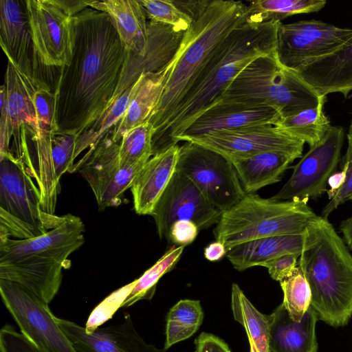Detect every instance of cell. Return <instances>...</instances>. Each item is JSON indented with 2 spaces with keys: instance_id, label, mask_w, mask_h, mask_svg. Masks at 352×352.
<instances>
[{
  "instance_id": "6da1fadb",
  "label": "cell",
  "mask_w": 352,
  "mask_h": 352,
  "mask_svg": "<svg viewBox=\"0 0 352 352\" xmlns=\"http://www.w3.org/2000/svg\"><path fill=\"white\" fill-rule=\"evenodd\" d=\"M73 54L55 88L58 131L79 136L111 104L126 50L108 14L87 8L73 16Z\"/></svg>"
},
{
  "instance_id": "7a4b0ae2",
  "label": "cell",
  "mask_w": 352,
  "mask_h": 352,
  "mask_svg": "<svg viewBox=\"0 0 352 352\" xmlns=\"http://www.w3.org/2000/svg\"><path fill=\"white\" fill-rule=\"evenodd\" d=\"M280 22L254 25L244 21L220 43L169 121L153 134V155L177 145L179 137L250 63L276 52Z\"/></svg>"
},
{
  "instance_id": "3957f363",
  "label": "cell",
  "mask_w": 352,
  "mask_h": 352,
  "mask_svg": "<svg viewBox=\"0 0 352 352\" xmlns=\"http://www.w3.org/2000/svg\"><path fill=\"white\" fill-rule=\"evenodd\" d=\"M246 4L241 1H210L192 16L170 61L162 69L165 80L160 100L149 117L154 133L172 117L177 106L208 62L217 47L245 20Z\"/></svg>"
},
{
  "instance_id": "277c9868",
  "label": "cell",
  "mask_w": 352,
  "mask_h": 352,
  "mask_svg": "<svg viewBox=\"0 0 352 352\" xmlns=\"http://www.w3.org/2000/svg\"><path fill=\"white\" fill-rule=\"evenodd\" d=\"M298 265L318 320L333 327L346 325L352 316V255L327 219L317 215L309 223Z\"/></svg>"
},
{
  "instance_id": "5b68a950",
  "label": "cell",
  "mask_w": 352,
  "mask_h": 352,
  "mask_svg": "<svg viewBox=\"0 0 352 352\" xmlns=\"http://www.w3.org/2000/svg\"><path fill=\"white\" fill-rule=\"evenodd\" d=\"M323 96L296 71L281 65L274 52L250 63L216 102L270 106L284 118L316 107Z\"/></svg>"
},
{
  "instance_id": "8992f818",
  "label": "cell",
  "mask_w": 352,
  "mask_h": 352,
  "mask_svg": "<svg viewBox=\"0 0 352 352\" xmlns=\"http://www.w3.org/2000/svg\"><path fill=\"white\" fill-rule=\"evenodd\" d=\"M308 200L265 199L245 194L234 206L222 212L214 229L217 239L227 250L265 237L303 234L317 215Z\"/></svg>"
},
{
  "instance_id": "52a82bcc",
  "label": "cell",
  "mask_w": 352,
  "mask_h": 352,
  "mask_svg": "<svg viewBox=\"0 0 352 352\" xmlns=\"http://www.w3.org/2000/svg\"><path fill=\"white\" fill-rule=\"evenodd\" d=\"M62 219L43 212L40 190L24 163L11 151L0 154V238L39 236Z\"/></svg>"
},
{
  "instance_id": "ba28073f",
  "label": "cell",
  "mask_w": 352,
  "mask_h": 352,
  "mask_svg": "<svg viewBox=\"0 0 352 352\" xmlns=\"http://www.w3.org/2000/svg\"><path fill=\"white\" fill-rule=\"evenodd\" d=\"M176 170L189 178L221 212L246 194L231 161L196 143L185 142L179 146Z\"/></svg>"
},
{
  "instance_id": "9c48e42d",
  "label": "cell",
  "mask_w": 352,
  "mask_h": 352,
  "mask_svg": "<svg viewBox=\"0 0 352 352\" xmlns=\"http://www.w3.org/2000/svg\"><path fill=\"white\" fill-rule=\"evenodd\" d=\"M3 304L21 333L41 352H76L47 303L23 285L0 278Z\"/></svg>"
},
{
  "instance_id": "30bf717a",
  "label": "cell",
  "mask_w": 352,
  "mask_h": 352,
  "mask_svg": "<svg viewBox=\"0 0 352 352\" xmlns=\"http://www.w3.org/2000/svg\"><path fill=\"white\" fill-rule=\"evenodd\" d=\"M112 131L95 148L89 149L69 171H78L87 182L100 210L121 204L124 192L131 188L134 179L148 161L122 165L119 143L113 142Z\"/></svg>"
},
{
  "instance_id": "8fae6325",
  "label": "cell",
  "mask_w": 352,
  "mask_h": 352,
  "mask_svg": "<svg viewBox=\"0 0 352 352\" xmlns=\"http://www.w3.org/2000/svg\"><path fill=\"white\" fill-rule=\"evenodd\" d=\"M351 36V28H339L318 20L280 22L276 54L281 65L296 70L335 52Z\"/></svg>"
},
{
  "instance_id": "7c38bea8",
  "label": "cell",
  "mask_w": 352,
  "mask_h": 352,
  "mask_svg": "<svg viewBox=\"0 0 352 352\" xmlns=\"http://www.w3.org/2000/svg\"><path fill=\"white\" fill-rule=\"evenodd\" d=\"M344 131L331 126L322 138L310 146L281 189L272 198L276 200H309L320 197L327 190V182L340 160Z\"/></svg>"
},
{
  "instance_id": "4fadbf2b",
  "label": "cell",
  "mask_w": 352,
  "mask_h": 352,
  "mask_svg": "<svg viewBox=\"0 0 352 352\" xmlns=\"http://www.w3.org/2000/svg\"><path fill=\"white\" fill-rule=\"evenodd\" d=\"M30 29L41 63L47 67L67 65L74 49L73 17L54 0H25Z\"/></svg>"
},
{
  "instance_id": "5bb4252c",
  "label": "cell",
  "mask_w": 352,
  "mask_h": 352,
  "mask_svg": "<svg viewBox=\"0 0 352 352\" xmlns=\"http://www.w3.org/2000/svg\"><path fill=\"white\" fill-rule=\"evenodd\" d=\"M228 160L263 152H278L294 160L302 156L305 142L273 124L249 126L212 132L191 141Z\"/></svg>"
},
{
  "instance_id": "9a60e30c",
  "label": "cell",
  "mask_w": 352,
  "mask_h": 352,
  "mask_svg": "<svg viewBox=\"0 0 352 352\" xmlns=\"http://www.w3.org/2000/svg\"><path fill=\"white\" fill-rule=\"evenodd\" d=\"M222 212L216 208L186 175L175 171L151 216L160 239L168 238L174 222L187 220L199 230L217 224Z\"/></svg>"
},
{
  "instance_id": "2e32d148",
  "label": "cell",
  "mask_w": 352,
  "mask_h": 352,
  "mask_svg": "<svg viewBox=\"0 0 352 352\" xmlns=\"http://www.w3.org/2000/svg\"><path fill=\"white\" fill-rule=\"evenodd\" d=\"M0 45L8 61L35 89L49 87L43 80L44 65L34 47L25 1H0Z\"/></svg>"
},
{
  "instance_id": "e0dca14e",
  "label": "cell",
  "mask_w": 352,
  "mask_h": 352,
  "mask_svg": "<svg viewBox=\"0 0 352 352\" xmlns=\"http://www.w3.org/2000/svg\"><path fill=\"white\" fill-rule=\"evenodd\" d=\"M83 232L82 220L67 214L57 226L39 236L29 239L0 238V262L38 257L69 267L68 256L85 242Z\"/></svg>"
},
{
  "instance_id": "ac0fdd59",
  "label": "cell",
  "mask_w": 352,
  "mask_h": 352,
  "mask_svg": "<svg viewBox=\"0 0 352 352\" xmlns=\"http://www.w3.org/2000/svg\"><path fill=\"white\" fill-rule=\"evenodd\" d=\"M76 352H166L147 343L136 331L129 313L122 322L87 333L85 327L55 317Z\"/></svg>"
},
{
  "instance_id": "d6986e66",
  "label": "cell",
  "mask_w": 352,
  "mask_h": 352,
  "mask_svg": "<svg viewBox=\"0 0 352 352\" xmlns=\"http://www.w3.org/2000/svg\"><path fill=\"white\" fill-rule=\"evenodd\" d=\"M281 117L279 111L272 107L220 100L203 111L179 137L178 142L221 130L274 125Z\"/></svg>"
},
{
  "instance_id": "ffe728a7",
  "label": "cell",
  "mask_w": 352,
  "mask_h": 352,
  "mask_svg": "<svg viewBox=\"0 0 352 352\" xmlns=\"http://www.w3.org/2000/svg\"><path fill=\"white\" fill-rule=\"evenodd\" d=\"M184 32L165 24L149 21L146 51L143 55H137L126 50L112 102L131 88L142 74L159 72L168 65L176 53Z\"/></svg>"
},
{
  "instance_id": "44dd1931",
  "label": "cell",
  "mask_w": 352,
  "mask_h": 352,
  "mask_svg": "<svg viewBox=\"0 0 352 352\" xmlns=\"http://www.w3.org/2000/svg\"><path fill=\"white\" fill-rule=\"evenodd\" d=\"M320 95L352 91V36L335 52L294 70Z\"/></svg>"
},
{
  "instance_id": "7402d4cb",
  "label": "cell",
  "mask_w": 352,
  "mask_h": 352,
  "mask_svg": "<svg viewBox=\"0 0 352 352\" xmlns=\"http://www.w3.org/2000/svg\"><path fill=\"white\" fill-rule=\"evenodd\" d=\"M179 146L152 156L134 179L130 190L135 212L151 215L176 171Z\"/></svg>"
},
{
  "instance_id": "603a6c76",
  "label": "cell",
  "mask_w": 352,
  "mask_h": 352,
  "mask_svg": "<svg viewBox=\"0 0 352 352\" xmlns=\"http://www.w3.org/2000/svg\"><path fill=\"white\" fill-rule=\"evenodd\" d=\"M269 352H317L318 316L310 306L300 322L294 321L281 303L267 315Z\"/></svg>"
},
{
  "instance_id": "cb8c5ba5",
  "label": "cell",
  "mask_w": 352,
  "mask_h": 352,
  "mask_svg": "<svg viewBox=\"0 0 352 352\" xmlns=\"http://www.w3.org/2000/svg\"><path fill=\"white\" fill-rule=\"evenodd\" d=\"M61 263L38 257L0 262V278L19 283L50 304L61 285Z\"/></svg>"
},
{
  "instance_id": "d4e9b609",
  "label": "cell",
  "mask_w": 352,
  "mask_h": 352,
  "mask_svg": "<svg viewBox=\"0 0 352 352\" xmlns=\"http://www.w3.org/2000/svg\"><path fill=\"white\" fill-rule=\"evenodd\" d=\"M89 7L108 14L125 49L143 55L148 42V23L140 0L91 1Z\"/></svg>"
},
{
  "instance_id": "484cf974",
  "label": "cell",
  "mask_w": 352,
  "mask_h": 352,
  "mask_svg": "<svg viewBox=\"0 0 352 352\" xmlns=\"http://www.w3.org/2000/svg\"><path fill=\"white\" fill-rule=\"evenodd\" d=\"M7 108L13 128L16 157L21 154V130L28 126L32 135L37 133L38 124L34 104L35 89L16 67L8 61L5 76Z\"/></svg>"
},
{
  "instance_id": "4316f807",
  "label": "cell",
  "mask_w": 352,
  "mask_h": 352,
  "mask_svg": "<svg viewBox=\"0 0 352 352\" xmlns=\"http://www.w3.org/2000/svg\"><path fill=\"white\" fill-rule=\"evenodd\" d=\"M164 80L162 70L138 78L132 87L128 107L112 131L113 142L119 143L126 132L148 120L160 100Z\"/></svg>"
},
{
  "instance_id": "83f0119b",
  "label": "cell",
  "mask_w": 352,
  "mask_h": 352,
  "mask_svg": "<svg viewBox=\"0 0 352 352\" xmlns=\"http://www.w3.org/2000/svg\"><path fill=\"white\" fill-rule=\"evenodd\" d=\"M246 194L280 181L289 164L290 156L278 152H263L230 159Z\"/></svg>"
},
{
  "instance_id": "f1b7e54d",
  "label": "cell",
  "mask_w": 352,
  "mask_h": 352,
  "mask_svg": "<svg viewBox=\"0 0 352 352\" xmlns=\"http://www.w3.org/2000/svg\"><path fill=\"white\" fill-rule=\"evenodd\" d=\"M303 234L282 235L265 237L237 245L227 251L226 256L234 268L243 271L263 263L281 255H300Z\"/></svg>"
},
{
  "instance_id": "f546056e",
  "label": "cell",
  "mask_w": 352,
  "mask_h": 352,
  "mask_svg": "<svg viewBox=\"0 0 352 352\" xmlns=\"http://www.w3.org/2000/svg\"><path fill=\"white\" fill-rule=\"evenodd\" d=\"M231 308L234 320L246 331L250 352H269L270 328L267 315L258 311L235 283L232 284L231 289Z\"/></svg>"
},
{
  "instance_id": "4dcf8cb0",
  "label": "cell",
  "mask_w": 352,
  "mask_h": 352,
  "mask_svg": "<svg viewBox=\"0 0 352 352\" xmlns=\"http://www.w3.org/2000/svg\"><path fill=\"white\" fill-rule=\"evenodd\" d=\"M325 100L326 96H324L316 107L281 118L274 126L308 144L309 147L315 145L331 126L323 111Z\"/></svg>"
},
{
  "instance_id": "1f68e13d",
  "label": "cell",
  "mask_w": 352,
  "mask_h": 352,
  "mask_svg": "<svg viewBox=\"0 0 352 352\" xmlns=\"http://www.w3.org/2000/svg\"><path fill=\"white\" fill-rule=\"evenodd\" d=\"M325 0H256L246 5L245 22L260 24L280 21L297 14L316 12L326 5Z\"/></svg>"
},
{
  "instance_id": "d6a6232c",
  "label": "cell",
  "mask_w": 352,
  "mask_h": 352,
  "mask_svg": "<svg viewBox=\"0 0 352 352\" xmlns=\"http://www.w3.org/2000/svg\"><path fill=\"white\" fill-rule=\"evenodd\" d=\"M204 319L199 300H181L169 310L166 317V350L173 344L185 340L197 332Z\"/></svg>"
},
{
  "instance_id": "836d02e7",
  "label": "cell",
  "mask_w": 352,
  "mask_h": 352,
  "mask_svg": "<svg viewBox=\"0 0 352 352\" xmlns=\"http://www.w3.org/2000/svg\"><path fill=\"white\" fill-rule=\"evenodd\" d=\"M131 89L116 99L106 111L77 137L75 159L85 150L95 148L106 134L113 129L128 107Z\"/></svg>"
},
{
  "instance_id": "e575fe53",
  "label": "cell",
  "mask_w": 352,
  "mask_h": 352,
  "mask_svg": "<svg viewBox=\"0 0 352 352\" xmlns=\"http://www.w3.org/2000/svg\"><path fill=\"white\" fill-rule=\"evenodd\" d=\"M184 246L172 247L138 279L122 307H130L141 300L153 298L160 279L179 261Z\"/></svg>"
},
{
  "instance_id": "d590c367",
  "label": "cell",
  "mask_w": 352,
  "mask_h": 352,
  "mask_svg": "<svg viewBox=\"0 0 352 352\" xmlns=\"http://www.w3.org/2000/svg\"><path fill=\"white\" fill-rule=\"evenodd\" d=\"M155 130L146 121L126 132L119 142V155L124 166L147 162L152 156V138Z\"/></svg>"
},
{
  "instance_id": "8d00e7d4",
  "label": "cell",
  "mask_w": 352,
  "mask_h": 352,
  "mask_svg": "<svg viewBox=\"0 0 352 352\" xmlns=\"http://www.w3.org/2000/svg\"><path fill=\"white\" fill-rule=\"evenodd\" d=\"M283 292V305L294 321L300 322L311 306V293L300 267L279 282Z\"/></svg>"
},
{
  "instance_id": "74e56055",
  "label": "cell",
  "mask_w": 352,
  "mask_h": 352,
  "mask_svg": "<svg viewBox=\"0 0 352 352\" xmlns=\"http://www.w3.org/2000/svg\"><path fill=\"white\" fill-rule=\"evenodd\" d=\"M150 21L169 25L179 32L190 27L192 18L172 0H140Z\"/></svg>"
},
{
  "instance_id": "f35d334b",
  "label": "cell",
  "mask_w": 352,
  "mask_h": 352,
  "mask_svg": "<svg viewBox=\"0 0 352 352\" xmlns=\"http://www.w3.org/2000/svg\"><path fill=\"white\" fill-rule=\"evenodd\" d=\"M77 137L59 131L50 134L51 152L54 173L58 181L74 166Z\"/></svg>"
},
{
  "instance_id": "ab89813d",
  "label": "cell",
  "mask_w": 352,
  "mask_h": 352,
  "mask_svg": "<svg viewBox=\"0 0 352 352\" xmlns=\"http://www.w3.org/2000/svg\"><path fill=\"white\" fill-rule=\"evenodd\" d=\"M135 284L133 282L119 288L104 298L91 313L85 327L87 333H91L108 320L117 309L122 307L124 300Z\"/></svg>"
},
{
  "instance_id": "60d3db41",
  "label": "cell",
  "mask_w": 352,
  "mask_h": 352,
  "mask_svg": "<svg viewBox=\"0 0 352 352\" xmlns=\"http://www.w3.org/2000/svg\"><path fill=\"white\" fill-rule=\"evenodd\" d=\"M34 104L38 129L54 132L58 131L56 123V99L49 87L38 89L34 94Z\"/></svg>"
},
{
  "instance_id": "b9f144b4",
  "label": "cell",
  "mask_w": 352,
  "mask_h": 352,
  "mask_svg": "<svg viewBox=\"0 0 352 352\" xmlns=\"http://www.w3.org/2000/svg\"><path fill=\"white\" fill-rule=\"evenodd\" d=\"M347 140L348 146L342 161V166L346 170V179L342 186L322 209V217L326 219L340 204L352 199V139L347 137Z\"/></svg>"
},
{
  "instance_id": "7bdbcfd3",
  "label": "cell",
  "mask_w": 352,
  "mask_h": 352,
  "mask_svg": "<svg viewBox=\"0 0 352 352\" xmlns=\"http://www.w3.org/2000/svg\"><path fill=\"white\" fill-rule=\"evenodd\" d=\"M0 352H41L10 324L0 331Z\"/></svg>"
},
{
  "instance_id": "ee69618b",
  "label": "cell",
  "mask_w": 352,
  "mask_h": 352,
  "mask_svg": "<svg viewBox=\"0 0 352 352\" xmlns=\"http://www.w3.org/2000/svg\"><path fill=\"white\" fill-rule=\"evenodd\" d=\"M297 254H287L276 257L265 263L261 267H266L270 276L276 281L291 276L298 266Z\"/></svg>"
},
{
  "instance_id": "f6af8a7d",
  "label": "cell",
  "mask_w": 352,
  "mask_h": 352,
  "mask_svg": "<svg viewBox=\"0 0 352 352\" xmlns=\"http://www.w3.org/2000/svg\"><path fill=\"white\" fill-rule=\"evenodd\" d=\"M0 154L10 152V143L13 136V128L7 108L6 85L0 88Z\"/></svg>"
},
{
  "instance_id": "bcb514c9",
  "label": "cell",
  "mask_w": 352,
  "mask_h": 352,
  "mask_svg": "<svg viewBox=\"0 0 352 352\" xmlns=\"http://www.w3.org/2000/svg\"><path fill=\"white\" fill-rule=\"evenodd\" d=\"M199 230L197 225L192 221L179 220L171 226L168 239L179 246L185 247L194 241Z\"/></svg>"
},
{
  "instance_id": "7dc6e473",
  "label": "cell",
  "mask_w": 352,
  "mask_h": 352,
  "mask_svg": "<svg viewBox=\"0 0 352 352\" xmlns=\"http://www.w3.org/2000/svg\"><path fill=\"white\" fill-rule=\"evenodd\" d=\"M195 352H231L223 340L209 333H201L195 340Z\"/></svg>"
},
{
  "instance_id": "c3c4849f",
  "label": "cell",
  "mask_w": 352,
  "mask_h": 352,
  "mask_svg": "<svg viewBox=\"0 0 352 352\" xmlns=\"http://www.w3.org/2000/svg\"><path fill=\"white\" fill-rule=\"evenodd\" d=\"M54 1L65 13L72 17L89 7L91 3V1Z\"/></svg>"
},
{
  "instance_id": "681fc988",
  "label": "cell",
  "mask_w": 352,
  "mask_h": 352,
  "mask_svg": "<svg viewBox=\"0 0 352 352\" xmlns=\"http://www.w3.org/2000/svg\"><path fill=\"white\" fill-rule=\"evenodd\" d=\"M204 253L209 261H217L226 255L227 250L223 243L216 241L206 247Z\"/></svg>"
},
{
  "instance_id": "f907efd6",
  "label": "cell",
  "mask_w": 352,
  "mask_h": 352,
  "mask_svg": "<svg viewBox=\"0 0 352 352\" xmlns=\"http://www.w3.org/2000/svg\"><path fill=\"white\" fill-rule=\"evenodd\" d=\"M346 170L344 166L340 172L335 173L328 179L327 185L330 189L327 190L329 200L333 198L336 192L342 186L346 179Z\"/></svg>"
},
{
  "instance_id": "816d5d0a",
  "label": "cell",
  "mask_w": 352,
  "mask_h": 352,
  "mask_svg": "<svg viewBox=\"0 0 352 352\" xmlns=\"http://www.w3.org/2000/svg\"><path fill=\"white\" fill-rule=\"evenodd\" d=\"M339 229L343 235V240L349 249L352 251V216L342 221Z\"/></svg>"
},
{
  "instance_id": "f5cc1de1",
  "label": "cell",
  "mask_w": 352,
  "mask_h": 352,
  "mask_svg": "<svg viewBox=\"0 0 352 352\" xmlns=\"http://www.w3.org/2000/svg\"><path fill=\"white\" fill-rule=\"evenodd\" d=\"M347 137L352 139V120L349 125V132L347 133Z\"/></svg>"
},
{
  "instance_id": "db71d44e",
  "label": "cell",
  "mask_w": 352,
  "mask_h": 352,
  "mask_svg": "<svg viewBox=\"0 0 352 352\" xmlns=\"http://www.w3.org/2000/svg\"><path fill=\"white\" fill-rule=\"evenodd\" d=\"M351 201H352V199H351Z\"/></svg>"
}]
</instances>
